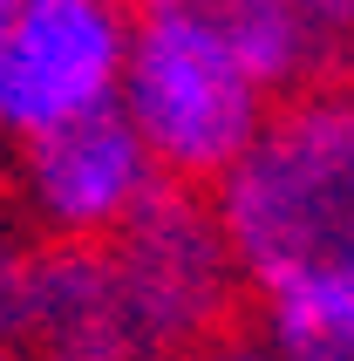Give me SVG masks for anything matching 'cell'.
Here are the masks:
<instances>
[{"label": "cell", "instance_id": "cell-6", "mask_svg": "<svg viewBox=\"0 0 354 361\" xmlns=\"http://www.w3.org/2000/svg\"><path fill=\"white\" fill-rule=\"evenodd\" d=\"M157 191L164 178L150 150L137 143V130L116 109H102V116H82L55 137L20 143L7 212L55 245H109Z\"/></svg>", "mask_w": 354, "mask_h": 361}, {"label": "cell", "instance_id": "cell-9", "mask_svg": "<svg viewBox=\"0 0 354 361\" xmlns=\"http://www.w3.org/2000/svg\"><path fill=\"white\" fill-rule=\"evenodd\" d=\"M177 361H279V355L259 341V334H225V341L197 348V355H177Z\"/></svg>", "mask_w": 354, "mask_h": 361}, {"label": "cell", "instance_id": "cell-8", "mask_svg": "<svg viewBox=\"0 0 354 361\" xmlns=\"http://www.w3.org/2000/svg\"><path fill=\"white\" fill-rule=\"evenodd\" d=\"M259 341L279 361H354V293H300L259 307Z\"/></svg>", "mask_w": 354, "mask_h": 361}, {"label": "cell", "instance_id": "cell-5", "mask_svg": "<svg viewBox=\"0 0 354 361\" xmlns=\"http://www.w3.org/2000/svg\"><path fill=\"white\" fill-rule=\"evenodd\" d=\"M0 341L28 361H137L102 245H55L0 219Z\"/></svg>", "mask_w": 354, "mask_h": 361}, {"label": "cell", "instance_id": "cell-1", "mask_svg": "<svg viewBox=\"0 0 354 361\" xmlns=\"http://www.w3.org/2000/svg\"><path fill=\"white\" fill-rule=\"evenodd\" d=\"M205 198L252 307L354 293V89L273 102L252 150Z\"/></svg>", "mask_w": 354, "mask_h": 361}, {"label": "cell", "instance_id": "cell-11", "mask_svg": "<svg viewBox=\"0 0 354 361\" xmlns=\"http://www.w3.org/2000/svg\"><path fill=\"white\" fill-rule=\"evenodd\" d=\"M7 14H14V0H0V27H7Z\"/></svg>", "mask_w": 354, "mask_h": 361}, {"label": "cell", "instance_id": "cell-4", "mask_svg": "<svg viewBox=\"0 0 354 361\" xmlns=\"http://www.w3.org/2000/svg\"><path fill=\"white\" fill-rule=\"evenodd\" d=\"M137 0H14L0 27V143L20 150L116 109Z\"/></svg>", "mask_w": 354, "mask_h": 361}, {"label": "cell", "instance_id": "cell-10", "mask_svg": "<svg viewBox=\"0 0 354 361\" xmlns=\"http://www.w3.org/2000/svg\"><path fill=\"white\" fill-rule=\"evenodd\" d=\"M0 361H28V355H14V348H7V341H0Z\"/></svg>", "mask_w": 354, "mask_h": 361}, {"label": "cell", "instance_id": "cell-3", "mask_svg": "<svg viewBox=\"0 0 354 361\" xmlns=\"http://www.w3.org/2000/svg\"><path fill=\"white\" fill-rule=\"evenodd\" d=\"M102 252L116 273L137 361H177L232 334L238 307H245V280H238L232 245L218 232L205 191L164 184Z\"/></svg>", "mask_w": 354, "mask_h": 361}, {"label": "cell", "instance_id": "cell-2", "mask_svg": "<svg viewBox=\"0 0 354 361\" xmlns=\"http://www.w3.org/2000/svg\"><path fill=\"white\" fill-rule=\"evenodd\" d=\"M273 102L279 96L212 27H197L191 14H177L164 0H137V35H130V61H123L116 116L137 130V143L150 150L164 184L212 191L252 150Z\"/></svg>", "mask_w": 354, "mask_h": 361}, {"label": "cell", "instance_id": "cell-7", "mask_svg": "<svg viewBox=\"0 0 354 361\" xmlns=\"http://www.w3.org/2000/svg\"><path fill=\"white\" fill-rule=\"evenodd\" d=\"M212 27L279 102L354 89V0H164Z\"/></svg>", "mask_w": 354, "mask_h": 361}]
</instances>
